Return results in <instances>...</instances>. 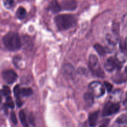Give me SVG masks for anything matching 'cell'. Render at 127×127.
<instances>
[{"label": "cell", "instance_id": "cell-1", "mask_svg": "<svg viewBox=\"0 0 127 127\" xmlns=\"http://www.w3.org/2000/svg\"><path fill=\"white\" fill-rule=\"evenodd\" d=\"M2 42L7 49L10 51H16L21 47V41L17 33L11 32L7 33L2 38Z\"/></svg>", "mask_w": 127, "mask_h": 127}, {"label": "cell", "instance_id": "cell-2", "mask_svg": "<svg viewBox=\"0 0 127 127\" xmlns=\"http://www.w3.org/2000/svg\"><path fill=\"white\" fill-rule=\"evenodd\" d=\"M57 26L60 30H67L73 27L76 24V19L73 15L60 14L55 18Z\"/></svg>", "mask_w": 127, "mask_h": 127}, {"label": "cell", "instance_id": "cell-3", "mask_svg": "<svg viewBox=\"0 0 127 127\" xmlns=\"http://www.w3.org/2000/svg\"><path fill=\"white\" fill-rule=\"evenodd\" d=\"M92 94L95 97H100L105 94V87L99 81L92 82L89 86Z\"/></svg>", "mask_w": 127, "mask_h": 127}, {"label": "cell", "instance_id": "cell-4", "mask_svg": "<svg viewBox=\"0 0 127 127\" xmlns=\"http://www.w3.org/2000/svg\"><path fill=\"white\" fill-rule=\"evenodd\" d=\"M120 109V105L114 102H109L104 106L102 111V116H109L116 114Z\"/></svg>", "mask_w": 127, "mask_h": 127}, {"label": "cell", "instance_id": "cell-5", "mask_svg": "<svg viewBox=\"0 0 127 127\" xmlns=\"http://www.w3.org/2000/svg\"><path fill=\"white\" fill-rule=\"evenodd\" d=\"M3 79L8 84H12L17 79V75L14 71L8 69L2 72Z\"/></svg>", "mask_w": 127, "mask_h": 127}, {"label": "cell", "instance_id": "cell-6", "mask_svg": "<svg viewBox=\"0 0 127 127\" xmlns=\"http://www.w3.org/2000/svg\"><path fill=\"white\" fill-rule=\"evenodd\" d=\"M62 9L68 11H73L77 7V2L76 0H64L62 2Z\"/></svg>", "mask_w": 127, "mask_h": 127}, {"label": "cell", "instance_id": "cell-7", "mask_svg": "<svg viewBox=\"0 0 127 127\" xmlns=\"http://www.w3.org/2000/svg\"><path fill=\"white\" fill-rule=\"evenodd\" d=\"M118 66V62L116 59L110 58L106 61L105 63V68L107 71H112Z\"/></svg>", "mask_w": 127, "mask_h": 127}, {"label": "cell", "instance_id": "cell-8", "mask_svg": "<svg viewBox=\"0 0 127 127\" xmlns=\"http://www.w3.org/2000/svg\"><path fill=\"white\" fill-rule=\"evenodd\" d=\"M98 65V58L94 55H91L89 58V66L93 72L96 71L97 69H99V68H97Z\"/></svg>", "mask_w": 127, "mask_h": 127}, {"label": "cell", "instance_id": "cell-9", "mask_svg": "<svg viewBox=\"0 0 127 127\" xmlns=\"http://www.w3.org/2000/svg\"><path fill=\"white\" fill-rule=\"evenodd\" d=\"M106 40L110 45H116L118 42V33L115 31L112 33H108L106 36Z\"/></svg>", "mask_w": 127, "mask_h": 127}, {"label": "cell", "instance_id": "cell-10", "mask_svg": "<svg viewBox=\"0 0 127 127\" xmlns=\"http://www.w3.org/2000/svg\"><path fill=\"white\" fill-rule=\"evenodd\" d=\"M64 72L66 75L70 78H73L75 76V69L74 67L70 64H66L64 67Z\"/></svg>", "mask_w": 127, "mask_h": 127}, {"label": "cell", "instance_id": "cell-11", "mask_svg": "<svg viewBox=\"0 0 127 127\" xmlns=\"http://www.w3.org/2000/svg\"><path fill=\"white\" fill-rule=\"evenodd\" d=\"M98 117H99V112H94L91 113L89 115V124L92 127H94L97 125Z\"/></svg>", "mask_w": 127, "mask_h": 127}, {"label": "cell", "instance_id": "cell-12", "mask_svg": "<svg viewBox=\"0 0 127 127\" xmlns=\"http://www.w3.org/2000/svg\"><path fill=\"white\" fill-rule=\"evenodd\" d=\"M115 127H127V116L119 117L115 121Z\"/></svg>", "mask_w": 127, "mask_h": 127}, {"label": "cell", "instance_id": "cell-13", "mask_svg": "<svg viewBox=\"0 0 127 127\" xmlns=\"http://www.w3.org/2000/svg\"><path fill=\"white\" fill-rule=\"evenodd\" d=\"M49 8L50 10L53 13H57V12H58L61 10L62 6H61V5L58 3V2L57 0H53V1L50 2V4Z\"/></svg>", "mask_w": 127, "mask_h": 127}, {"label": "cell", "instance_id": "cell-14", "mask_svg": "<svg viewBox=\"0 0 127 127\" xmlns=\"http://www.w3.org/2000/svg\"><path fill=\"white\" fill-rule=\"evenodd\" d=\"M94 95L91 93H86L84 95V100L89 106H91L94 103Z\"/></svg>", "mask_w": 127, "mask_h": 127}, {"label": "cell", "instance_id": "cell-15", "mask_svg": "<svg viewBox=\"0 0 127 127\" xmlns=\"http://www.w3.org/2000/svg\"><path fill=\"white\" fill-rule=\"evenodd\" d=\"M26 15H27V12L24 7H20L17 9V11H16V16L17 18L22 19L26 17Z\"/></svg>", "mask_w": 127, "mask_h": 127}, {"label": "cell", "instance_id": "cell-16", "mask_svg": "<svg viewBox=\"0 0 127 127\" xmlns=\"http://www.w3.org/2000/svg\"><path fill=\"white\" fill-rule=\"evenodd\" d=\"M19 115L20 120H21V123H22V125L24 127H28V124H27V119H26V115L24 111V110L20 111Z\"/></svg>", "mask_w": 127, "mask_h": 127}, {"label": "cell", "instance_id": "cell-17", "mask_svg": "<svg viewBox=\"0 0 127 127\" xmlns=\"http://www.w3.org/2000/svg\"><path fill=\"white\" fill-rule=\"evenodd\" d=\"M121 95L122 93L120 91H115V93H114V94L112 95V100H113V102H116V101H118V100H120V99H121Z\"/></svg>", "mask_w": 127, "mask_h": 127}, {"label": "cell", "instance_id": "cell-18", "mask_svg": "<svg viewBox=\"0 0 127 127\" xmlns=\"http://www.w3.org/2000/svg\"><path fill=\"white\" fill-rule=\"evenodd\" d=\"M33 91L31 88H23L21 89V95L25 97H28L32 95Z\"/></svg>", "mask_w": 127, "mask_h": 127}, {"label": "cell", "instance_id": "cell-19", "mask_svg": "<svg viewBox=\"0 0 127 127\" xmlns=\"http://www.w3.org/2000/svg\"><path fill=\"white\" fill-rule=\"evenodd\" d=\"M94 47L95 50H96V52L99 53V55H104L105 54V49L100 44L97 43V44L94 45Z\"/></svg>", "mask_w": 127, "mask_h": 127}, {"label": "cell", "instance_id": "cell-20", "mask_svg": "<svg viewBox=\"0 0 127 127\" xmlns=\"http://www.w3.org/2000/svg\"><path fill=\"white\" fill-rule=\"evenodd\" d=\"M6 105H7V107L11 108V109H13L14 107V104L13 100H12V99L11 97H7V99H6Z\"/></svg>", "mask_w": 127, "mask_h": 127}, {"label": "cell", "instance_id": "cell-21", "mask_svg": "<svg viewBox=\"0 0 127 127\" xmlns=\"http://www.w3.org/2000/svg\"><path fill=\"white\" fill-rule=\"evenodd\" d=\"M2 93L4 95L8 97L11 94V91H10L9 88L8 86H4L2 89Z\"/></svg>", "mask_w": 127, "mask_h": 127}, {"label": "cell", "instance_id": "cell-22", "mask_svg": "<svg viewBox=\"0 0 127 127\" xmlns=\"http://www.w3.org/2000/svg\"><path fill=\"white\" fill-rule=\"evenodd\" d=\"M14 95L16 97V98H20V95L21 94V89H20L19 85L16 86L14 87Z\"/></svg>", "mask_w": 127, "mask_h": 127}, {"label": "cell", "instance_id": "cell-23", "mask_svg": "<svg viewBox=\"0 0 127 127\" xmlns=\"http://www.w3.org/2000/svg\"><path fill=\"white\" fill-rule=\"evenodd\" d=\"M14 0H5L4 1L5 7L7 9L11 8L14 4Z\"/></svg>", "mask_w": 127, "mask_h": 127}, {"label": "cell", "instance_id": "cell-24", "mask_svg": "<svg viewBox=\"0 0 127 127\" xmlns=\"http://www.w3.org/2000/svg\"><path fill=\"white\" fill-rule=\"evenodd\" d=\"M104 86H105V88H106L107 90V91L109 92V93L111 91L112 89V85L110 83H107V82H105V83H104Z\"/></svg>", "mask_w": 127, "mask_h": 127}, {"label": "cell", "instance_id": "cell-25", "mask_svg": "<svg viewBox=\"0 0 127 127\" xmlns=\"http://www.w3.org/2000/svg\"><path fill=\"white\" fill-rule=\"evenodd\" d=\"M11 120H12V123H13L14 124H17V118H16V115H15V114L14 112L11 113Z\"/></svg>", "mask_w": 127, "mask_h": 127}, {"label": "cell", "instance_id": "cell-26", "mask_svg": "<svg viewBox=\"0 0 127 127\" xmlns=\"http://www.w3.org/2000/svg\"><path fill=\"white\" fill-rule=\"evenodd\" d=\"M109 124V120H105L100 124L99 127H107Z\"/></svg>", "mask_w": 127, "mask_h": 127}, {"label": "cell", "instance_id": "cell-27", "mask_svg": "<svg viewBox=\"0 0 127 127\" xmlns=\"http://www.w3.org/2000/svg\"><path fill=\"white\" fill-rule=\"evenodd\" d=\"M122 22L123 23H124V24L127 27V14H126L125 15H124V16L123 17Z\"/></svg>", "mask_w": 127, "mask_h": 127}, {"label": "cell", "instance_id": "cell-28", "mask_svg": "<svg viewBox=\"0 0 127 127\" xmlns=\"http://www.w3.org/2000/svg\"><path fill=\"white\" fill-rule=\"evenodd\" d=\"M124 47H125V50H127V38H125V43H124Z\"/></svg>", "mask_w": 127, "mask_h": 127}]
</instances>
